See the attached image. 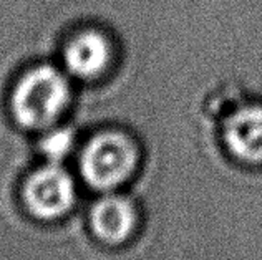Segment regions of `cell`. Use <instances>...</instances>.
I'll return each instance as SVG.
<instances>
[{
    "label": "cell",
    "mask_w": 262,
    "mask_h": 260,
    "mask_svg": "<svg viewBox=\"0 0 262 260\" xmlns=\"http://www.w3.org/2000/svg\"><path fill=\"white\" fill-rule=\"evenodd\" d=\"M73 80L60 65L42 60L18 75L10 86L9 113L24 131L43 133L60 125L75 101Z\"/></svg>",
    "instance_id": "6da1fadb"
},
{
    "label": "cell",
    "mask_w": 262,
    "mask_h": 260,
    "mask_svg": "<svg viewBox=\"0 0 262 260\" xmlns=\"http://www.w3.org/2000/svg\"><path fill=\"white\" fill-rule=\"evenodd\" d=\"M141 164V146L123 128H103L93 133L81 148L80 174L98 191H115L133 177Z\"/></svg>",
    "instance_id": "7a4b0ae2"
},
{
    "label": "cell",
    "mask_w": 262,
    "mask_h": 260,
    "mask_svg": "<svg viewBox=\"0 0 262 260\" xmlns=\"http://www.w3.org/2000/svg\"><path fill=\"white\" fill-rule=\"evenodd\" d=\"M115 35V27L108 30L96 23L73 29L60 43V66L81 85L100 83L113 73L115 65L120 61L121 45Z\"/></svg>",
    "instance_id": "3957f363"
},
{
    "label": "cell",
    "mask_w": 262,
    "mask_h": 260,
    "mask_svg": "<svg viewBox=\"0 0 262 260\" xmlns=\"http://www.w3.org/2000/svg\"><path fill=\"white\" fill-rule=\"evenodd\" d=\"M77 199L72 174L57 162H47L27 176L22 186V201L30 216L53 221L65 216Z\"/></svg>",
    "instance_id": "277c9868"
},
{
    "label": "cell",
    "mask_w": 262,
    "mask_h": 260,
    "mask_svg": "<svg viewBox=\"0 0 262 260\" xmlns=\"http://www.w3.org/2000/svg\"><path fill=\"white\" fill-rule=\"evenodd\" d=\"M221 143L234 159L262 166V100H243L219 121Z\"/></svg>",
    "instance_id": "5b68a950"
},
{
    "label": "cell",
    "mask_w": 262,
    "mask_h": 260,
    "mask_svg": "<svg viewBox=\"0 0 262 260\" xmlns=\"http://www.w3.org/2000/svg\"><path fill=\"white\" fill-rule=\"evenodd\" d=\"M140 222L133 201L120 194H106L95 202L90 212V225L98 241L108 245L126 242Z\"/></svg>",
    "instance_id": "8992f818"
},
{
    "label": "cell",
    "mask_w": 262,
    "mask_h": 260,
    "mask_svg": "<svg viewBox=\"0 0 262 260\" xmlns=\"http://www.w3.org/2000/svg\"><path fill=\"white\" fill-rule=\"evenodd\" d=\"M77 145V131L72 126L55 125L45 129L42 138L38 139V151L47 159V162L61 164L72 154Z\"/></svg>",
    "instance_id": "52a82bcc"
}]
</instances>
